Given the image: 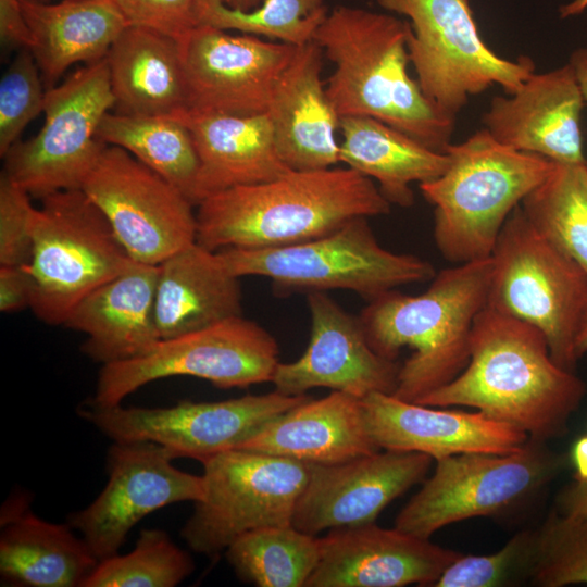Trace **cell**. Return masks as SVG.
<instances>
[{"label": "cell", "mask_w": 587, "mask_h": 587, "mask_svg": "<svg viewBox=\"0 0 587 587\" xmlns=\"http://www.w3.org/2000/svg\"><path fill=\"white\" fill-rule=\"evenodd\" d=\"M585 383L558 365L544 334L485 307L476 316L465 369L415 403L474 408L545 442L564 436Z\"/></svg>", "instance_id": "cell-1"}, {"label": "cell", "mask_w": 587, "mask_h": 587, "mask_svg": "<svg viewBox=\"0 0 587 587\" xmlns=\"http://www.w3.org/2000/svg\"><path fill=\"white\" fill-rule=\"evenodd\" d=\"M390 205L371 178L350 167L289 170L199 202L196 242L212 251L291 246L357 217L386 215Z\"/></svg>", "instance_id": "cell-2"}, {"label": "cell", "mask_w": 587, "mask_h": 587, "mask_svg": "<svg viewBox=\"0 0 587 587\" xmlns=\"http://www.w3.org/2000/svg\"><path fill=\"white\" fill-rule=\"evenodd\" d=\"M408 21L339 5L327 13L313 41L334 64L326 93L340 117L370 116L445 152L455 118L423 93L409 72Z\"/></svg>", "instance_id": "cell-3"}, {"label": "cell", "mask_w": 587, "mask_h": 587, "mask_svg": "<svg viewBox=\"0 0 587 587\" xmlns=\"http://www.w3.org/2000/svg\"><path fill=\"white\" fill-rule=\"evenodd\" d=\"M491 275L489 257L441 270L420 295L395 289L369 301L358 317L371 347L389 360L403 347L413 350L401 364L392 396L416 402L465 369L474 321L488 304Z\"/></svg>", "instance_id": "cell-4"}, {"label": "cell", "mask_w": 587, "mask_h": 587, "mask_svg": "<svg viewBox=\"0 0 587 587\" xmlns=\"http://www.w3.org/2000/svg\"><path fill=\"white\" fill-rule=\"evenodd\" d=\"M445 152L447 170L420 184L435 208V243L451 263L489 258L510 214L549 176L555 162L504 146L485 128L461 143H450Z\"/></svg>", "instance_id": "cell-5"}, {"label": "cell", "mask_w": 587, "mask_h": 587, "mask_svg": "<svg viewBox=\"0 0 587 587\" xmlns=\"http://www.w3.org/2000/svg\"><path fill=\"white\" fill-rule=\"evenodd\" d=\"M30 230L29 308L46 324L63 325L82 299L136 263L82 189L42 198Z\"/></svg>", "instance_id": "cell-6"}, {"label": "cell", "mask_w": 587, "mask_h": 587, "mask_svg": "<svg viewBox=\"0 0 587 587\" xmlns=\"http://www.w3.org/2000/svg\"><path fill=\"white\" fill-rule=\"evenodd\" d=\"M218 252L237 277L270 278L280 292L348 289L371 301L436 275L428 261L382 247L367 217L353 218L327 235L297 245Z\"/></svg>", "instance_id": "cell-7"}, {"label": "cell", "mask_w": 587, "mask_h": 587, "mask_svg": "<svg viewBox=\"0 0 587 587\" xmlns=\"http://www.w3.org/2000/svg\"><path fill=\"white\" fill-rule=\"evenodd\" d=\"M491 259L488 305L538 328L554 362L574 372L586 274L532 225L521 204L505 221Z\"/></svg>", "instance_id": "cell-8"}, {"label": "cell", "mask_w": 587, "mask_h": 587, "mask_svg": "<svg viewBox=\"0 0 587 587\" xmlns=\"http://www.w3.org/2000/svg\"><path fill=\"white\" fill-rule=\"evenodd\" d=\"M408 17L410 63L425 97L455 118L469 97L499 85L513 93L535 73L530 58L512 61L483 40L470 0H377Z\"/></svg>", "instance_id": "cell-9"}, {"label": "cell", "mask_w": 587, "mask_h": 587, "mask_svg": "<svg viewBox=\"0 0 587 587\" xmlns=\"http://www.w3.org/2000/svg\"><path fill=\"white\" fill-rule=\"evenodd\" d=\"M201 463L203 495L180 530L193 551L214 555L248 532L291 525L309 464L238 448Z\"/></svg>", "instance_id": "cell-10"}, {"label": "cell", "mask_w": 587, "mask_h": 587, "mask_svg": "<svg viewBox=\"0 0 587 587\" xmlns=\"http://www.w3.org/2000/svg\"><path fill=\"white\" fill-rule=\"evenodd\" d=\"M114 105L105 58L79 67L47 89L41 129L11 147L1 173L40 200L82 189L107 146L97 134Z\"/></svg>", "instance_id": "cell-11"}, {"label": "cell", "mask_w": 587, "mask_h": 587, "mask_svg": "<svg viewBox=\"0 0 587 587\" xmlns=\"http://www.w3.org/2000/svg\"><path fill=\"white\" fill-rule=\"evenodd\" d=\"M542 444L529 439L511 453H463L436 460L433 475L399 512L395 527L429 539L449 524L496 515L520 503L563 466V458Z\"/></svg>", "instance_id": "cell-12"}, {"label": "cell", "mask_w": 587, "mask_h": 587, "mask_svg": "<svg viewBox=\"0 0 587 587\" xmlns=\"http://www.w3.org/2000/svg\"><path fill=\"white\" fill-rule=\"evenodd\" d=\"M278 354L275 337L239 315L161 339L142 357L102 365L91 400L116 405L140 387L172 376L202 378L223 389L272 382Z\"/></svg>", "instance_id": "cell-13"}, {"label": "cell", "mask_w": 587, "mask_h": 587, "mask_svg": "<svg viewBox=\"0 0 587 587\" xmlns=\"http://www.w3.org/2000/svg\"><path fill=\"white\" fill-rule=\"evenodd\" d=\"M309 398L274 390L213 402L184 400L160 408L101 405L90 399L77 413L113 441H152L176 458L203 462L241 447L266 423Z\"/></svg>", "instance_id": "cell-14"}, {"label": "cell", "mask_w": 587, "mask_h": 587, "mask_svg": "<svg viewBox=\"0 0 587 587\" xmlns=\"http://www.w3.org/2000/svg\"><path fill=\"white\" fill-rule=\"evenodd\" d=\"M82 190L138 263L159 265L196 242L195 204L176 186L120 147L105 146Z\"/></svg>", "instance_id": "cell-15"}, {"label": "cell", "mask_w": 587, "mask_h": 587, "mask_svg": "<svg viewBox=\"0 0 587 587\" xmlns=\"http://www.w3.org/2000/svg\"><path fill=\"white\" fill-rule=\"evenodd\" d=\"M174 459L170 449L152 441H113L107 454V485L67 521L99 561L116 554L130 529L148 514L201 499L202 475L180 471Z\"/></svg>", "instance_id": "cell-16"}, {"label": "cell", "mask_w": 587, "mask_h": 587, "mask_svg": "<svg viewBox=\"0 0 587 587\" xmlns=\"http://www.w3.org/2000/svg\"><path fill=\"white\" fill-rule=\"evenodd\" d=\"M186 109L252 115L265 113L273 87L296 46L196 25L177 38Z\"/></svg>", "instance_id": "cell-17"}, {"label": "cell", "mask_w": 587, "mask_h": 587, "mask_svg": "<svg viewBox=\"0 0 587 587\" xmlns=\"http://www.w3.org/2000/svg\"><path fill=\"white\" fill-rule=\"evenodd\" d=\"M433 459L380 449L333 464H309L291 525L311 535L375 522L380 512L422 483Z\"/></svg>", "instance_id": "cell-18"}, {"label": "cell", "mask_w": 587, "mask_h": 587, "mask_svg": "<svg viewBox=\"0 0 587 587\" xmlns=\"http://www.w3.org/2000/svg\"><path fill=\"white\" fill-rule=\"evenodd\" d=\"M311 320L308 347L294 362L278 363L272 384L286 396L326 387L359 399L373 392L392 395L401 367L379 355L359 321L324 291L307 297Z\"/></svg>", "instance_id": "cell-19"}, {"label": "cell", "mask_w": 587, "mask_h": 587, "mask_svg": "<svg viewBox=\"0 0 587 587\" xmlns=\"http://www.w3.org/2000/svg\"><path fill=\"white\" fill-rule=\"evenodd\" d=\"M305 587L432 586L461 553L397 527L373 523L330 529Z\"/></svg>", "instance_id": "cell-20"}, {"label": "cell", "mask_w": 587, "mask_h": 587, "mask_svg": "<svg viewBox=\"0 0 587 587\" xmlns=\"http://www.w3.org/2000/svg\"><path fill=\"white\" fill-rule=\"evenodd\" d=\"M366 429L384 450L419 452L433 460L463 453L505 454L529 436L480 411L467 412L373 392L361 399Z\"/></svg>", "instance_id": "cell-21"}, {"label": "cell", "mask_w": 587, "mask_h": 587, "mask_svg": "<svg viewBox=\"0 0 587 587\" xmlns=\"http://www.w3.org/2000/svg\"><path fill=\"white\" fill-rule=\"evenodd\" d=\"M584 98L570 63L532 74L513 93L492 98L485 129L500 143L560 164L587 162L580 114Z\"/></svg>", "instance_id": "cell-22"}, {"label": "cell", "mask_w": 587, "mask_h": 587, "mask_svg": "<svg viewBox=\"0 0 587 587\" xmlns=\"http://www.w3.org/2000/svg\"><path fill=\"white\" fill-rule=\"evenodd\" d=\"M323 55L313 40L296 47L266 110L278 154L292 171L329 168L340 162L336 139L340 116L324 87Z\"/></svg>", "instance_id": "cell-23"}, {"label": "cell", "mask_w": 587, "mask_h": 587, "mask_svg": "<svg viewBox=\"0 0 587 587\" xmlns=\"http://www.w3.org/2000/svg\"><path fill=\"white\" fill-rule=\"evenodd\" d=\"M158 265L136 262L71 311L63 326L86 336L80 349L102 365L142 357L161 340L154 315Z\"/></svg>", "instance_id": "cell-24"}, {"label": "cell", "mask_w": 587, "mask_h": 587, "mask_svg": "<svg viewBox=\"0 0 587 587\" xmlns=\"http://www.w3.org/2000/svg\"><path fill=\"white\" fill-rule=\"evenodd\" d=\"M199 159L197 205L222 190L268 182L289 171L280 159L267 113L235 115L183 110Z\"/></svg>", "instance_id": "cell-25"}, {"label": "cell", "mask_w": 587, "mask_h": 587, "mask_svg": "<svg viewBox=\"0 0 587 587\" xmlns=\"http://www.w3.org/2000/svg\"><path fill=\"white\" fill-rule=\"evenodd\" d=\"M238 449L307 464H333L380 450L366 429L361 399L336 390L287 410Z\"/></svg>", "instance_id": "cell-26"}, {"label": "cell", "mask_w": 587, "mask_h": 587, "mask_svg": "<svg viewBox=\"0 0 587 587\" xmlns=\"http://www.w3.org/2000/svg\"><path fill=\"white\" fill-rule=\"evenodd\" d=\"M154 315L161 339L242 315L239 277L218 251L193 242L159 265Z\"/></svg>", "instance_id": "cell-27"}, {"label": "cell", "mask_w": 587, "mask_h": 587, "mask_svg": "<svg viewBox=\"0 0 587 587\" xmlns=\"http://www.w3.org/2000/svg\"><path fill=\"white\" fill-rule=\"evenodd\" d=\"M67 524L47 522L13 500L1 512L2 582L26 587H82L99 560Z\"/></svg>", "instance_id": "cell-28"}, {"label": "cell", "mask_w": 587, "mask_h": 587, "mask_svg": "<svg viewBox=\"0 0 587 587\" xmlns=\"http://www.w3.org/2000/svg\"><path fill=\"white\" fill-rule=\"evenodd\" d=\"M32 36L29 47L48 88L73 64L105 58L128 26L113 0H22Z\"/></svg>", "instance_id": "cell-29"}, {"label": "cell", "mask_w": 587, "mask_h": 587, "mask_svg": "<svg viewBox=\"0 0 587 587\" xmlns=\"http://www.w3.org/2000/svg\"><path fill=\"white\" fill-rule=\"evenodd\" d=\"M105 61L117 113L174 116L186 109L176 38L128 25L112 43Z\"/></svg>", "instance_id": "cell-30"}, {"label": "cell", "mask_w": 587, "mask_h": 587, "mask_svg": "<svg viewBox=\"0 0 587 587\" xmlns=\"http://www.w3.org/2000/svg\"><path fill=\"white\" fill-rule=\"evenodd\" d=\"M339 129V161L375 179L390 204L411 207V184L437 178L449 165L446 152L435 151L370 116L340 117Z\"/></svg>", "instance_id": "cell-31"}, {"label": "cell", "mask_w": 587, "mask_h": 587, "mask_svg": "<svg viewBox=\"0 0 587 587\" xmlns=\"http://www.w3.org/2000/svg\"><path fill=\"white\" fill-rule=\"evenodd\" d=\"M97 136L103 143L129 152L192 202L199 159L191 134L179 118L108 112Z\"/></svg>", "instance_id": "cell-32"}, {"label": "cell", "mask_w": 587, "mask_h": 587, "mask_svg": "<svg viewBox=\"0 0 587 587\" xmlns=\"http://www.w3.org/2000/svg\"><path fill=\"white\" fill-rule=\"evenodd\" d=\"M237 577L258 587H305L320 560V540L292 525L238 537L225 550Z\"/></svg>", "instance_id": "cell-33"}, {"label": "cell", "mask_w": 587, "mask_h": 587, "mask_svg": "<svg viewBox=\"0 0 587 587\" xmlns=\"http://www.w3.org/2000/svg\"><path fill=\"white\" fill-rule=\"evenodd\" d=\"M521 208L532 225L587 276V162L555 163Z\"/></svg>", "instance_id": "cell-34"}, {"label": "cell", "mask_w": 587, "mask_h": 587, "mask_svg": "<svg viewBox=\"0 0 587 587\" xmlns=\"http://www.w3.org/2000/svg\"><path fill=\"white\" fill-rule=\"evenodd\" d=\"M323 0H264L249 11L228 7L222 0H196L197 25L263 36L292 46L313 40L327 15Z\"/></svg>", "instance_id": "cell-35"}, {"label": "cell", "mask_w": 587, "mask_h": 587, "mask_svg": "<svg viewBox=\"0 0 587 587\" xmlns=\"http://www.w3.org/2000/svg\"><path fill=\"white\" fill-rule=\"evenodd\" d=\"M195 569L190 555L159 528H146L134 549L99 561L82 587H174Z\"/></svg>", "instance_id": "cell-36"}, {"label": "cell", "mask_w": 587, "mask_h": 587, "mask_svg": "<svg viewBox=\"0 0 587 587\" xmlns=\"http://www.w3.org/2000/svg\"><path fill=\"white\" fill-rule=\"evenodd\" d=\"M529 580L541 587L587 585V521L559 511L535 529Z\"/></svg>", "instance_id": "cell-37"}, {"label": "cell", "mask_w": 587, "mask_h": 587, "mask_svg": "<svg viewBox=\"0 0 587 587\" xmlns=\"http://www.w3.org/2000/svg\"><path fill=\"white\" fill-rule=\"evenodd\" d=\"M535 530L515 534L490 554H460L432 587H501L529 579L534 559Z\"/></svg>", "instance_id": "cell-38"}, {"label": "cell", "mask_w": 587, "mask_h": 587, "mask_svg": "<svg viewBox=\"0 0 587 587\" xmlns=\"http://www.w3.org/2000/svg\"><path fill=\"white\" fill-rule=\"evenodd\" d=\"M40 70L29 49H22L0 80V155L3 158L20 135L43 112L46 91Z\"/></svg>", "instance_id": "cell-39"}, {"label": "cell", "mask_w": 587, "mask_h": 587, "mask_svg": "<svg viewBox=\"0 0 587 587\" xmlns=\"http://www.w3.org/2000/svg\"><path fill=\"white\" fill-rule=\"evenodd\" d=\"M32 196L15 182L0 176V265H28L33 252L30 230L35 207Z\"/></svg>", "instance_id": "cell-40"}, {"label": "cell", "mask_w": 587, "mask_h": 587, "mask_svg": "<svg viewBox=\"0 0 587 587\" xmlns=\"http://www.w3.org/2000/svg\"><path fill=\"white\" fill-rule=\"evenodd\" d=\"M128 25L179 38L195 27L196 0H113Z\"/></svg>", "instance_id": "cell-41"}, {"label": "cell", "mask_w": 587, "mask_h": 587, "mask_svg": "<svg viewBox=\"0 0 587 587\" xmlns=\"http://www.w3.org/2000/svg\"><path fill=\"white\" fill-rule=\"evenodd\" d=\"M33 280L24 266L0 265V311L12 313L29 308Z\"/></svg>", "instance_id": "cell-42"}, {"label": "cell", "mask_w": 587, "mask_h": 587, "mask_svg": "<svg viewBox=\"0 0 587 587\" xmlns=\"http://www.w3.org/2000/svg\"><path fill=\"white\" fill-rule=\"evenodd\" d=\"M0 39L4 49H29L32 36L22 0H0Z\"/></svg>", "instance_id": "cell-43"}, {"label": "cell", "mask_w": 587, "mask_h": 587, "mask_svg": "<svg viewBox=\"0 0 587 587\" xmlns=\"http://www.w3.org/2000/svg\"><path fill=\"white\" fill-rule=\"evenodd\" d=\"M557 511L587 521V480L574 479L565 486L558 496Z\"/></svg>", "instance_id": "cell-44"}, {"label": "cell", "mask_w": 587, "mask_h": 587, "mask_svg": "<svg viewBox=\"0 0 587 587\" xmlns=\"http://www.w3.org/2000/svg\"><path fill=\"white\" fill-rule=\"evenodd\" d=\"M571 459L575 469L574 479L587 480V435L579 437L572 446Z\"/></svg>", "instance_id": "cell-45"}, {"label": "cell", "mask_w": 587, "mask_h": 587, "mask_svg": "<svg viewBox=\"0 0 587 587\" xmlns=\"http://www.w3.org/2000/svg\"><path fill=\"white\" fill-rule=\"evenodd\" d=\"M569 63L574 71L584 101L587 103V47L576 49Z\"/></svg>", "instance_id": "cell-46"}, {"label": "cell", "mask_w": 587, "mask_h": 587, "mask_svg": "<svg viewBox=\"0 0 587 587\" xmlns=\"http://www.w3.org/2000/svg\"><path fill=\"white\" fill-rule=\"evenodd\" d=\"M587 352V309L583 316L578 333L576 335L574 353L578 360Z\"/></svg>", "instance_id": "cell-47"}, {"label": "cell", "mask_w": 587, "mask_h": 587, "mask_svg": "<svg viewBox=\"0 0 587 587\" xmlns=\"http://www.w3.org/2000/svg\"><path fill=\"white\" fill-rule=\"evenodd\" d=\"M587 9V0H572L560 8V16L562 18L576 16L582 14Z\"/></svg>", "instance_id": "cell-48"}, {"label": "cell", "mask_w": 587, "mask_h": 587, "mask_svg": "<svg viewBox=\"0 0 587 587\" xmlns=\"http://www.w3.org/2000/svg\"><path fill=\"white\" fill-rule=\"evenodd\" d=\"M222 1L230 8L241 10V11L252 10L253 8L258 7L261 2V0H222Z\"/></svg>", "instance_id": "cell-49"}]
</instances>
